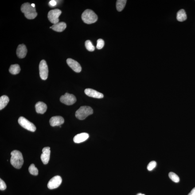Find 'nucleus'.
Listing matches in <instances>:
<instances>
[{
  "label": "nucleus",
  "instance_id": "nucleus-1",
  "mask_svg": "<svg viewBox=\"0 0 195 195\" xmlns=\"http://www.w3.org/2000/svg\"><path fill=\"white\" fill-rule=\"evenodd\" d=\"M11 154V163L16 169H20L24 163L22 153L19 151L15 150L12 152Z\"/></svg>",
  "mask_w": 195,
  "mask_h": 195
},
{
  "label": "nucleus",
  "instance_id": "nucleus-2",
  "mask_svg": "<svg viewBox=\"0 0 195 195\" xmlns=\"http://www.w3.org/2000/svg\"><path fill=\"white\" fill-rule=\"evenodd\" d=\"M21 12L24 13L25 17L28 19H33L37 15L35 8L32 6L31 4L29 3H25L22 4L21 6Z\"/></svg>",
  "mask_w": 195,
  "mask_h": 195
},
{
  "label": "nucleus",
  "instance_id": "nucleus-3",
  "mask_svg": "<svg viewBox=\"0 0 195 195\" xmlns=\"http://www.w3.org/2000/svg\"><path fill=\"white\" fill-rule=\"evenodd\" d=\"M82 19L86 24H90L96 22L98 17L93 11L87 9L85 11L81 16Z\"/></svg>",
  "mask_w": 195,
  "mask_h": 195
},
{
  "label": "nucleus",
  "instance_id": "nucleus-4",
  "mask_svg": "<svg viewBox=\"0 0 195 195\" xmlns=\"http://www.w3.org/2000/svg\"><path fill=\"white\" fill-rule=\"evenodd\" d=\"M93 110L91 107L83 106L76 111L75 116L78 119L83 120L86 119L89 116L93 114Z\"/></svg>",
  "mask_w": 195,
  "mask_h": 195
},
{
  "label": "nucleus",
  "instance_id": "nucleus-5",
  "mask_svg": "<svg viewBox=\"0 0 195 195\" xmlns=\"http://www.w3.org/2000/svg\"><path fill=\"white\" fill-rule=\"evenodd\" d=\"M18 123L22 127L29 131L32 132L36 131V128L35 125L23 117L19 118Z\"/></svg>",
  "mask_w": 195,
  "mask_h": 195
},
{
  "label": "nucleus",
  "instance_id": "nucleus-6",
  "mask_svg": "<svg viewBox=\"0 0 195 195\" xmlns=\"http://www.w3.org/2000/svg\"><path fill=\"white\" fill-rule=\"evenodd\" d=\"M61 13L60 9H56L50 11L48 14V18L51 23L54 24L59 22V17Z\"/></svg>",
  "mask_w": 195,
  "mask_h": 195
},
{
  "label": "nucleus",
  "instance_id": "nucleus-7",
  "mask_svg": "<svg viewBox=\"0 0 195 195\" xmlns=\"http://www.w3.org/2000/svg\"><path fill=\"white\" fill-rule=\"evenodd\" d=\"M39 71L40 77L43 80H46L48 76V68L45 60H42L39 65Z\"/></svg>",
  "mask_w": 195,
  "mask_h": 195
},
{
  "label": "nucleus",
  "instance_id": "nucleus-8",
  "mask_svg": "<svg viewBox=\"0 0 195 195\" xmlns=\"http://www.w3.org/2000/svg\"><path fill=\"white\" fill-rule=\"evenodd\" d=\"M60 102L67 105H71L74 104L76 101V98L72 94L66 93L60 98Z\"/></svg>",
  "mask_w": 195,
  "mask_h": 195
},
{
  "label": "nucleus",
  "instance_id": "nucleus-9",
  "mask_svg": "<svg viewBox=\"0 0 195 195\" xmlns=\"http://www.w3.org/2000/svg\"><path fill=\"white\" fill-rule=\"evenodd\" d=\"M62 180L59 176H55L51 179L48 184V189H53L58 187L61 184Z\"/></svg>",
  "mask_w": 195,
  "mask_h": 195
},
{
  "label": "nucleus",
  "instance_id": "nucleus-10",
  "mask_svg": "<svg viewBox=\"0 0 195 195\" xmlns=\"http://www.w3.org/2000/svg\"><path fill=\"white\" fill-rule=\"evenodd\" d=\"M67 63L69 66L75 72L79 73L81 71L82 68L78 62L72 59L68 58L67 60Z\"/></svg>",
  "mask_w": 195,
  "mask_h": 195
},
{
  "label": "nucleus",
  "instance_id": "nucleus-11",
  "mask_svg": "<svg viewBox=\"0 0 195 195\" xmlns=\"http://www.w3.org/2000/svg\"><path fill=\"white\" fill-rule=\"evenodd\" d=\"M50 147H46L44 148L42 153L41 156L42 161L44 165H46L49 162L50 155Z\"/></svg>",
  "mask_w": 195,
  "mask_h": 195
},
{
  "label": "nucleus",
  "instance_id": "nucleus-12",
  "mask_svg": "<svg viewBox=\"0 0 195 195\" xmlns=\"http://www.w3.org/2000/svg\"><path fill=\"white\" fill-rule=\"evenodd\" d=\"M85 93L87 96L96 98H102L104 97L103 94L91 89H86L85 90Z\"/></svg>",
  "mask_w": 195,
  "mask_h": 195
},
{
  "label": "nucleus",
  "instance_id": "nucleus-13",
  "mask_svg": "<svg viewBox=\"0 0 195 195\" xmlns=\"http://www.w3.org/2000/svg\"><path fill=\"white\" fill-rule=\"evenodd\" d=\"M64 118L61 116L52 117L50 120V124L52 126H61L64 123Z\"/></svg>",
  "mask_w": 195,
  "mask_h": 195
},
{
  "label": "nucleus",
  "instance_id": "nucleus-14",
  "mask_svg": "<svg viewBox=\"0 0 195 195\" xmlns=\"http://www.w3.org/2000/svg\"><path fill=\"white\" fill-rule=\"evenodd\" d=\"M89 136V134L87 133H81L75 136L73 138V141L75 143H81L88 139Z\"/></svg>",
  "mask_w": 195,
  "mask_h": 195
},
{
  "label": "nucleus",
  "instance_id": "nucleus-15",
  "mask_svg": "<svg viewBox=\"0 0 195 195\" xmlns=\"http://www.w3.org/2000/svg\"><path fill=\"white\" fill-rule=\"evenodd\" d=\"M27 49L25 45L21 44L18 46L17 49V56L20 58H23L26 56Z\"/></svg>",
  "mask_w": 195,
  "mask_h": 195
},
{
  "label": "nucleus",
  "instance_id": "nucleus-16",
  "mask_svg": "<svg viewBox=\"0 0 195 195\" xmlns=\"http://www.w3.org/2000/svg\"><path fill=\"white\" fill-rule=\"evenodd\" d=\"M36 112L38 114H44L46 112L47 109L46 104L44 102H38L35 105Z\"/></svg>",
  "mask_w": 195,
  "mask_h": 195
},
{
  "label": "nucleus",
  "instance_id": "nucleus-17",
  "mask_svg": "<svg viewBox=\"0 0 195 195\" xmlns=\"http://www.w3.org/2000/svg\"><path fill=\"white\" fill-rule=\"evenodd\" d=\"M66 24L65 22H59L56 24H54L50 28L52 30L57 32H62L66 28Z\"/></svg>",
  "mask_w": 195,
  "mask_h": 195
},
{
  "label": "nucleus",
  "instance_id": "nucleus-18",
  "mask_svg": "<svg viewBox=\"0 0 195 195\" xmlns=\"http://www.w3.org/2000/svg\"><path fill=\"white\" fill-rule=\"evenodd\" d=\"M187 19V15L185 11L183 9H180L177 12V19L180 22L186 20Z\"/></svg>",
  "mask_w": 195,
  "mask_h": 195
},
{
  "label": "nucleus",
  "instance_id": "nucleus-19",
  "mask_svg": "<svg viewBox=\"0 0 195 195\" xmlns=\"http://www.w3.org/2000/svg\"><path fill=\"white\" fill-rule=\"evenodd\" d=\"M9 98L4 95L0 98V110H2L7 105L9 102Z\"/></svg>",
  "mask_w": 195,
  "mask_h": 195
},
{
  "label": "nucleus",
  "instance_id": "nucleus-20",
  "mask_svg": "<svg viewBox=\"0 0 195 195\" xmlns=\"http://www.w3.org/2000/svg\"><path fill=\"white\" fill-rule=\"evenodd\" d=\"M21 69L19 65L15 64L12 65L9 68V72L13 75H17L19 73Z\"/></svg>",
  "mask_w": 195,
  "mask_h": 195
},
{
  "label": "nucleus",
  "instance_id": "nucleus-21",
  "mask_svg": "<svg viewBox=\"0 0 195 195\" xmlns=\"http://www.w3.org/2000/svg\"><path fill=\"white\" fill-rule=\"evenodd\" d=\"M127 1L126 0H118L116 3V9L118 11H122L124 9Z\"/></svg>",
  "mask_w": 195,
  "mask_h": 195
},
{
  "label": "nucleus",
  "instance_id": "nucleus-22",
  "mask_svg": "<svg viewBox=\"0 0 195 195\" xmlns=\"http://www.w3.org/2000/svg\"><path fill=\"white\" fill-rule=\"evenodd\" d=\"M29 171L31 174L33 175L37 176L38 175V169L35 166L34 164H32L29 166Z\"/></svg>",
  "mask_w": 195,
  "mask_h": 195
},
{
  "label": "nucleus",
  "instance_id": "nucleus-23",
  "mask_svg": "<svg viewBox=\"0 0 195 195\" xmlns=\"http://www.w3.org/2000/svg\"><path fill=\"white\" fill-rule=\"evenodd\" d=\"M169 178L175 182H178L180 181V178L177 175L173 172H170L169 173Z\"/></svg>",
  "mask_w": 195,
  "mask_h": 195
},
{
  "label": "nucleus",
  "instance_id": "nucleus-24",
  "mask_svg": "<svg viewBox=\"0 0 195 195\" xmlns=\"http://www.w3.org/2000/svg\"><path fill=\"white\" fill-rule=\"evenodd\" d=\"M85 46L87 50L90 52H93L95 50V47L93 45L92 42L90 40H87L85 42Z\"/></svg>",
  "mask_w": 195,
  "mask_h": 195
},
{
  "label": "nucleus",
  "instance_id": "nucleus-25",
  "mask_svg": "<svg viewBox=\"0 0 195 195\" xmlns=\"http://www.w3.org/2000/svg\"><path fill=\"white\" fill-rule=\"evenodd\" d=\"M104 41L102 39H99L97 41V48L98 49H102L104 47Z\"/></svg>",
  "mask_w": 195,
  "mask_h": 195
},
{
  "label": "nucleus",
  "instance_id": "nucleus-26",
  "mask_svg": "<svg viewBox=\"0 0 195 195\" xmlns=\"http://www.w3.org/2000/svg\"><path fill=\"white\" fill-rule=\"evenodd\" d=\"M157 165V163L155 161H152L149 163L147 166V169L149 171L153 170Z\"/></svg>",
  "mask_w": 195,
  "mask_h": 195
},
{
  "label": "nucleus",
  "instance_id": "nucleus-27",
  "mask_svg": "<svg viewBox=\"0 0 195 195\" xmlns=\"http://www.w3.org/2000/svg\"><path fill=\"white\" fill-rule=\"evenodd\" d=\"M7 186L6 183L2 179H0V190H5L6 189Z\"/></svg>",
  "mask_w": 195,
  "mask_h": 195
},
{
  "label": "nucleus",
  "instance_id": "nucleus-28",
  "mask_svg": "<svg viewBox=\"0 0 195 195\" xmlns=\"http://www.w3.org/2000/svg\"><path fill=\"white\" fill-rule=\"evenodd\" d=\"M49 4L50 6L51 7H54L56 6L57 4V2H56V1L54 0H52L49 3Z\"/></svg>",
  "mask_w": 195,
  "mask_h": 195
},
{
  "label": "nucleus",
  "instance_id": "nucleus-29",
  "mask_svg": "<svg viewBox=\"0 0 195 195\" xmlns=\"http://www.w3.org/2000/svg\"><path fill=\"white\" fill-rule=\"evenodd\" d=\"M188 195H195V187L191 191Z\"/></svg>",
  "mask_w": 195,
  "mask_h": 195
},
{
  "label": "nucleus",
  "instance_id": "nucleus-30",
  "mask_svg": "<svg viewBox=\"0 0 195 195\" xmlns=\"http://www.w3.org/2000/svg\"><path fill=\"white\" fill-rule=\"evenodd\" d=\"M31 5L33 7H35V5L34 4H32Z\"/></svg>",
  "mask_w": 195,
  "mask_h": 195
},
{
  "label": "nucleus",
  "instance_id": "nucleus-31",
  "mask_svg": "<svg viewBox=\"0 0 195 195\" xmlns=\"http://www.w3.org/2000/svg\"><path fill=\"white\" fill-rule=\"evenodd\" d=\"M137 195H145L144 194H141V193H138Z\"/></svg>",
  "mask_w": 195,
  "mask_h": 195
}]
</instances>
